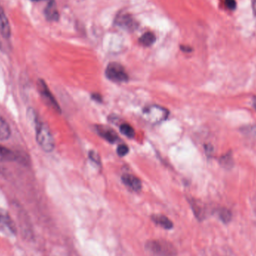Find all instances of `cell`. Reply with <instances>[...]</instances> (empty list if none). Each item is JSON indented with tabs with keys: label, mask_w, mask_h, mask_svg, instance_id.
Here are the masks:
<instances>
[{
	"label": "cell",
	"mask_w": 256,
	"mask_h": 256,
	"mask_svg": "<svg viewBox=\"0 0 256 256\" xmlns=\"http://www.w3.org/2000/svg\"><path fill=\"white\" fill-rule=\"evenodd\" d=\"M219 215H220V219H221L223 223H229L232 220V213L228 209H222V210H220Z\"/></svg>",
	"instance_id": "17"
},
{
	"label": "cell",
	"mask_w": 256,
	"mask_h": 256,
	"mask_svg": "<svg viewBox=\"0 0 256 256\" xmlns=\"http://www.w3.org/2000/svg\"><path fill=\"white\" fill-rule=\"evenodd\" d=\"M225 5L228 9L234 11L236 8L237 2L235 0H225Z\"/></svg>",
	"instance_id": "21"
},
{
	"label": "cell",
	"mask_w": 256,
	"mask_h": 256,
	"mask_svg": "<svg viewBox=\"0 0 256 256\" xmlns=\"http://www.w3.org/2000/svg\"><path fill=\"white\" fill-rule=\"evenodd\" d=\"M122 181L125 186L135 192H139L142 189V182L136 176L132 175H124L122 177Z\"/></svg>",
	"instance_id": "8"
},
{
	"label": "cell",
	"mask_w": 256,
	"mask_h": 256,
	"mask_svg": "<svg viewBox=\"0 0 256 256\" xmlns=\"http://www.w3.org/2000/svg\"><path fill=\"white\" fill-rule=\"evenodd\" d=\"M37 88H38V93L41 95L43 101L48 107L57 113H61V108L57 103V100L54 98L53 94L51 93V90L48 88L46 82L43 79H38V83H37Z\"/></svg>",
	"instance_id": "3"
},
{
	"label": "cell",
	"mask_w": 256,
	"mask_h": 256,
	"mask_svg": "<svg viewBox=\"0 0 256 256\" xmlns=\"http://www.w3.org/2000/svg\"><path fill=\"white\" fill-rule=\"evenodd\" d=\"M0 34L5 39L11 38V28L5 13L0 15Z\"/></svg>",
	"instance_id": "13"
},
{
	"label": "cell",
	"mask_w": 256,
	"mask_h": 256,
	"mask_svg": "<svg viewBox=\"0 0 256 256\" xmlns=\"http://www.w3.org/2000/svg\"><path fill=\"white\" fill-rule=\"evenodd\" d=\"M181 49H182V51H184V52H191L192 51V49H191L190 47L188 46H182L181 47Z\"/></svg>",
	"instance_id": "23"
},
{
	"label": "cell",
	"mask_w": 256,
	"mask_h": 256,
	"mask_svg": "<svg viewBox=\"0 0 256 256\" xmlns=\"http://www.w3.org/2000/svg\"><path fill=\"white\" fill-rule=\"evenodd\" d=\"M144 117L151 123H159L163 122L169 116V111L159 106H151L143 111Z\"/></svg>",
	"instance_id": "5"
},
{
	"label": "cell",
	"mask_w": 256,
	"mask_h": 256,
	"mask_svg": "<svg viewBox=\"0 0 256 256\" xmlns=\"http://www.w3.org/2000/svg\"><path fill=\"white\" fill-rule=\"evenodd\" d=\"M11 131L9 125L0 116V140H8L11 137Z\"/></svg>",
	"instance_id": "14"
},
{
	"label": "cell",
	"mask_w": 256,
	"mask_h": 256,
	"mask_svg": "<svg viewBox=\"0 0 256 256\" xmlns=\"http://www.w3.org/2000/svg\"><path fill=\"white\" fill-rule=\"evenodd\" d=\"M32 1H35V2H38V1H42V0H32Z\"/></svg>",
	"instance_id": "26"
},
{
	"label": "cell",
	"mask_w": 256,
	"mask_h": 256,
	"mask_svg": "<svg viewBox=\"0 0 256 256\" xmlns=\"http://www.w3.org/2000/svg\"><path fill=\"white\" fill-rule=\"evenodd\" d=\"M232 157H231V154H226L224 157H222L221 160H220V163H221L222 165H224L225 166L228 167V166L229 165H232Z\"/></svg>",
	"instance_id": "20"
},
{
	"label": "cell",
	"mask_w": 256,
	"mask_h": 256,
	"mask_svg": "<svg viewBox=\"0 0 256 256\" xmlns=\"http://www.w3.org/2000/svg\"><path fill=\"white\" fill-rule=\"evenodd\" d=\"M23 160L20 156L16 154L14 151H11L6 147L2 146L0 145V163H5V162L19 161Z\"/></svg>",
	"instance_id": "9"
},
{
	"label": "cell",
	"mask_w": 256,
	"mask_h": 256,
	"mask_svg": "<svg viewBox=\"0 0 256 256\" xmlns=\"http://www.w3.org/2000/svg\"><path fill=\"white\" fill-rule=\"evenodd\" d=\"M45 16L49 21H57L60 18L55 0H49L45 10Z\"/></svg>",
	"instance_id": "11"
},
{
	"label": "cell",
	"mask_w": 256,
	"mask_h": 256,
	"mask_svg": "<svg viewBox=\"0 0 256 256\" xmlns=\"http://www.w3.org/2000/svg\"><path fill=\"white\" fill-rule=\"evenodd\" d=\"M156 41V36L153 32H147L139 38V43L145 47H150L154 45Z\"/></svg>",
	"instance_id": "15"
},
{
	"label": "cell",
	"mask_w": 256,
	"mask_h": 256,
	"mask_svg": "<svg viewBox=\"0 0 256 256\" xmlns=\"http://www.w3.org/2000/svg\"><path fill=\"white\" fill-rule=\"evenodd\" d=\"M145 247L154 256H176L177 255L176 247L166 240H151L146 243Z\"/></svg>",
	"instance_id": "2"
},
{
	"label": "cell",
	"mask_w": 256,
	"mask_h": 256,
	"mask_svg": "<svg viewBox=\"0 0 256 256\" xmlns=\"http://www.w3.org/2000/svg\"><path fill=\"white\" fill-rule=\"evenodd\" d=\"M116 24L122 29L128 31H133L138 26L137 22L130 14L122 13L116 18Z\"/></svg>",
	"instance_id": "7"
},
{
	"label": "cell",
	"mask_w": 256,
	"mask_h": 256,
	"mask_svg": "<svg viewBox=\"0 0 256 256\" xmlns=\"http://www.w3.org/2000/svg\"><path fill=\"white\" fill-rule=\"evenodd\" d=\"M253 106H254L255 109L256 110V97L254 98V101H253Z\"/></svg>",
	"instance_id": "25"
},
{
	"label": "cell",
	"mask_w": 256,
	"mask_h": 256,
	"mask_svg": "<svg viewBox=\"0 0 256 256\" xmlns=\"http://www.w3.org/2000/svg\"><path fill=\"white\" fill-rule=\"evenodd\" d=\"M97 130H98V134L110 143H115L119 139L117 133L114 130H111L110 128L107 127H102V128L99 127L97 128Z\"/></svg>",
	"instance_id": "12"
},
{
	"label": "cell",
	"mask_w": 256,
	"mask_h": 256,
	"mask_svg": "<svg viewBox=\"0 0 256 256\" xmlns=\"http://www.w3.org/2000/svg\"><path fill=\"white\" fill-rule=\"evenodd\" d=\"M92 99H93L94 101H96L97 102H101L102 101V97L98 93L92 94Z\"/></svg>",
	"instance_id": "22"
},
{
	"label": "cell",
	"mask_w": 256,
	"mask_h": 256,
	"mask_svg": "<svg viewBox=\"0 0 256 256\" xmlns=\"http://www.w3.org/2000/svg\"><path fill=\"white\" fill-rule=\"evenodd\" d=\"M252 7H253V13H254L255 15L256 16V0H253Z\"/></svg>",
	"instance_id": "24"
},
{
	"label": "cell",
	"mask_w": 256,
	"mask_h": 256,
	"mask_svg": "<svg viewBox=\"0 0 256 256\" xmlns=\"http://www.w3.org/2000/svg\"><path fill=\"white\" fill-rule=\"evenodd\" d=\"M105 74L110 80L115 82H125L129 79L125 67L117 63H110L106 68Z\"/></svg>",
	"instance_id": "4"
},
{
	"label": "cell",
	"mask_w": 256,
	"mask_h": 256,
	"mask_svg": "<svg viewBox=\"0 0 256 256\" xmlns=\"http://www.w3.org/2000/svg\"><path fill=\"white\" fill-rule=\"evenodd\" d=\"M128 151H129V148H128L126 145H120L117 148V154L120 157H124V156L127 155L128 154Z\"/></svg>",
	"instance_id": "19"
},
{
	"label": "cell",
	"mask_w": 256,
	"mask_h": 256,
	"mask_svg": "<svg viewBox=\"0 0 256 256\" xmlns=\"http://www.w3.org/2000/svg\"><path fill=\"white\" fill-rule=\"evenodd\" d=\"M120 131L122 134L125 135L128 138L133 139L135 136V131L133 128L128 124H122L120 127Z\"/></svg>",
	"instance_id": "16"
},
{
	"label": "cell",
	"mask_w": 256,
	"mask_h": 256,
	"mask_svg": "<svg viewBox=\"0 0 256 256\" xmlns=\"http://www.w3.org/2000/svg\"><path fill=\"white\" fill-rule=\"evenodd\" d=\"M28 113H29L28 116H29L31 120L33 119L34 124H35V133H36L35 138L38 145L45 152H52L55 148V142L49 128L38 119L33 110H28Z\"/></svg>",
	"instance_id": "1"
},
{
	"label": "cell",
	"mask_w": 256,
	"mask_h": 256,
	"mask_svg": "<svg viewBox=\"0 0 256 256\" xmlns=\"http://www.w3.org/2000/svg\"><path fill=\"white\" fill-rule=\"evenodd\" d=\"M151 219L153 223H155L157 226H160L166 230H170L174 226L173 222L163 214H153L151 215Z\"/></svg>",
	"instance_id": "10"
},
{
	"label": "cell",
	"mask_w": 256,
	"mask_h": 256,
	"mask_svg": "<svg viewBox=\"0 0 256 256\" xmlns=\"http://www.w3.org/2000/svg\"><path fill=\"white\" fill-rule=\"evenodd\" d=\"M89 158L94 163H96L97 165H101V158H100L99 154L95 151H91L89 152Z\"/></svg>",
	"instance_id": "18"
},
{
	"label": "cell",
	"mask_w": 256,
	"mask_h": 256,
	"mask_svg": "<svg viewBox=\"0 0 256 256\" xmlns=\"http://www.w3.org/2000/svg\"><path fill=\"white\" fill-rule=\"evenodd\" d=\"M0 232L5 235L14 236L17 233L15 223L13 221L9 213L0 207Z\"/></svg>",
	"instance_id": "6"
}]
</instances>
